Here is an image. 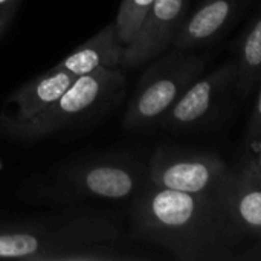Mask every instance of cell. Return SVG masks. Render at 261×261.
I'll use <instances>...</instances> for the list:
<instances>
[{
    "label": "cell",
    "instance_id": "6da1fadb",
    "mask_svg": "<svg viewBox=\"0 0 261 261\" xmlns=\"http://www.w3.org/2000/svg\"><path fill=\"white\" fill-rule=\"evenodd\" d=\"M132 234L182 261L240 260L246 242L216 194H193L145 184L132 199Z\"/></svg>",
    "mask_w": 261,
    "mask_h": 261
},
{
    "label": "cell",
    "instance_id": "7a4b0ae2",
    "mask_svg": "<svg viewBox=\"0 0 261 261\" xmlns=\"http://www.w3.org/2000/svg\"><path fill=\"white\" fill-rule=\"evenodd\" d=\"M115 216L72 206L57 216L0 226V257L31 261L125 260Z\"/></svg>",
    "mask_w": 261,
    "mask_h": 261
},
{
    "label": "cell",
    "instance_id": "3957f363",
    "mask_svg": "<svg viewBox=\"0 0 261 261\" xmlns=\"http://www.w3.org/2000/svg\"><path fill=\"white\" fill-rule=\"evenodd\" d=\"M147 182V164L133 154H87L29 177L21 185L20 196L29 203L128 200Z\"/></svg>",
    "mask_w": 261,
    "mask_h": 261
},
{
    "label": "cell",
    "instance_id": "277c9868",
    "mask_svg": "<svg viewBox=\"0 0 261 261\" xmlns=\"http://www.w3.org/2000/svg\"><path fill=\"white\" fill-rule=\"evenodd\" d=\"M127 80L119 67H99L76 76L44 110L24 121L0 119L2 135L17 144H35L49 136L93 125L125 98Z\"/></svg>",
    "mask_w": 261,
    "mask_h": 261
},
{
    "label": "cell",
    "instance_id": "5b68a950",
    "mask_svg": "<svg viewBox=\"0 0 261 261\" xmlns=\"http://www.w3.org/2000/svg\"><path fill=\"white\" fill-rule=\"evenodd\" d=\"M206 67V57L176 49L151 63L136 86L122 119L128 132L153 128Z\"/></svg>",
    "mask_w": 261,
    "mask_h": 261
},
{
    "label": "cell",
    "instance_id": "8992f818",
    "mask_svg": "<svg viewBox=\"0 0 261 261\" xmlns=\"http://www.w3.org/2000/svg\"><path fill=\"white\" fill-rule=\"evenodd\" d=\"M231 165L216 153L159 147L147 164L148 184L182 193L217 194Z\"/></svg>",
    "mask_w": 261,
    "mask_h": 261
},
{
    "label": "cell",
    "instance_id": "52a82bcc",
    "mask_svg": "<svg viewBox=\"0 0 261 261\" xmlns=\"http://www.w3.org/2000/svg\"><path fill=\"white\" fill-rule=\"evenodd\" d=\"M236 93V67L228 60L211 73L194 80L159 124L171 132L200 130L225 113Z\"/></svg>",
    "mask_w": 261,
    "mask_h": 261
},
{
    "label": "cell",
    "instance_id": "ba28073f",
    "mask_svg": "<svg viewBox=\"0 0 261 261\" xmlns=\"http://www.w3.org/2000/svg\"><path fill=\"white\" fill-rule=\"evenodd\" d=\"M216 196L242 237L260 243L261 159L243 154Z\"/></svg>",
    "mask_w": 261,
    "mask_h": 261
},
{
    "label": "cell",
    "instance_id": "9c48e42d",
    "mask_svg": "<svg viewBox=\"0 0 261 261\" xmlns=\"http://www.w3.org/2000/svg\"><path fill=\"white\" fill-rule=\"evenodd\" d=\"M190 0H154L139 29L122 47L121 66L138 69L162 55L188 15Z\"/></svg>",
    "mask_w": 261,
    "mask_h": 261
},
{
    "label": "cell",
    "instance_id": "30bf717a",
    "mask_svg": "<svg viewBox=\"0 0 261 261\" xmlns=\"http://www.w3.org/2000/svg\"><path fill=\"white\" fill-rule=\"evenodd\" d=\"M252 2L203 0L191 15H187L171 44L179 50L214 44L237 23Z\"/></svg>",
    "mask_w": 261,
    "mask_h": 261
},
{
    "label": "cell",
    "instance_id": "8fae6325",
    "mask_svg": "<svg viewBox=\"0 0 261 261\" xmlns=\"http://www.w3.org/2000/svg\"><path fill=\"white\" fill-rule=\"evenodd\" d=\"M76 76L66 70L50 67L43 75L31 78L17 87L5 101L0 110V119L24 121L38 112L44 110L55 99H58Z\"/></svg>",
    "mask_w": 261,
    "mask_h": 261
},
{
    "label": "cell",
    "instance_id": "7c38bea8",
    "mask_svg": "<svg viewBox=\"0 0 261 261\" xmlns=\"http://www.w3.org/2000/svg\"><path fill=\"white\" fill-rule=\"evenodd\" d=\"M122 47L115 23H109L52 67L73 76L90 73L99 67H119Z\"/></svg>",
    "mask_w": 261,
    "mask_h": 261
},
{
    "label": "cell",
    "instance_id": "4fadbf2b",
    "mask_svg": "<svg viewBox=\"0 0 261 261\" xmlns=\"http://www.w3.org/2000/svg\"><path fill=\"white\" fill-rule=\"evenodd\" d=\"M236 67L237 93L249 96L260 87L261 76V20L255 14L240 34L232 58Z\"/></svg>",
    "mask_w": 261,
    "mask_h": 261
},
{
    "label": "cell",
    "instance_id": "5bb4252c",
    "mask_svg": "<svg viewBox=\"0 0 261 261\" xmlns=\"http://www.w3.org/2000/svg\"><path fill=\"white\" fill-rule=\"evenodd\" d=\"M154 0H122L115 18L116 34L122 46L128 44L139 29L147 11Z\"/></svg>",
    "mask_w": 261,
    "mask_h": 261
},
{
    "label": "cell",
    "instance_id": "9a60e30c",
    "mask_svg": "<svg viewBox=\"0 0 261 261\" xmlns=\"http://www.w3.org/2000/svg\"><path fill=\"white\" fill-rule=\"evenodd\" d=\"M245 154L261 159V92L260 87L254 90L252 112L249 115L246 136H245Z\"/></svg>",
    "mask_w": 261,
    "mask_h": 261
},
{
    "label": "cell",
    "instance_id": "2e32d148",
    "mask_svg": "<svg viewBox=\"0 0 261 261\" xmlns=\"http://www.w3.org/2000/svg\"><path fill=\"white\" fill-rule=\"evenodd\" d=\"M21 0H0V40L11 28Z\"/></svg>",
    "mask_w": 261,
    "mask_h": 261
},
{
    "label": "cell",
    "instance_id": "e0dca14e",
    "mask_svg": "<svg viewBox=\"0 0 261 261\" xmlns=\"http://www.w3.org/2000/svg\"><path fill=\"white\" fill-rule=\"evenodd\" d=\"M3 170V161H2V158H0V171Z\"/></svg>",
    "mask_w": 261,
    "mask_h": 261
}]
</instances>
